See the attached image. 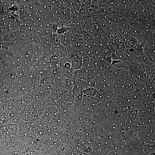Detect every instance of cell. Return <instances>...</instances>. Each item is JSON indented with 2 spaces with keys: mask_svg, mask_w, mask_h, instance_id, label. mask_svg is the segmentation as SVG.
Listing matches in <instances>:
<instances>
[{
  "mask_svg": "<svg viewBox=\"0 0 155 155\" xmlns=\"http://www.w3.org/2000/svg\"><path fill=\"white\" fill-rule=\"evenodd\" d=\"M101 100L83 94V100L80 108L81 112L86 113L89 112L92 107Z\"/></svg>",
  "mask_w": 155,
  "mask_h": 155,
  "instance_id": "cell-1",
  "label": "cell"
},
{
  "mask_svg": "<svg viewBox=\"0 0 155 155\" xmlns=\"http://www.w3.org/2000/svg\"><path fill=\"white\" fill-rule=\"evenodd\" d=\"M86 71L87 81L89 85L100 74L96 65H90L87 68Z\"/></svg>",
  "mask_w": 155,
  "mask_h": 155,
  "instance_id": "cell-2",
  "label": "cell"
},
{
  "mask_svg": "<svg viewBox=\"0 0 155 155\" xmlns=\"http://www.w3.org/2000/svg\"><path fill=\"white\" fill-rule=\"evenodd\" d=\"M82 93L84 95L93 98L100 100H105L98 90L94 87H90L85 89L83 91Z\"/></svg>",
  "mask_w": 155,
  "mask_h": 155,
  "instance_id": "cell-3",
  "label": "cell"
},
{
  "mask_svg": "<svg viewBox=\"0 0 155 155\" xmlns=\"http://www.w3.org/2000/svg\"><path fill=\"white\" fill-rule=\"evenodd\" d=\"M69 58L71 67L73 69H78L81 67L82 57L78 51Z\"/></svg>",
  "mask_w": 155,
  "mask_h": 155,
  "instance_id": "cell-4",
  "label": "cell"
},
{
  "mask_svg": "<svg viewBox=\"0 0 155 155\" xmlns=\"http://www.w3.org/2000/svg\"><path fill=\"white\" fill-rule=\"evenodd\" d=\"M69 31L75 36H78L82 35L83 30L80 22H71L69 27Z\"/></svg>",
  "mask_w": 155,
  "mask_h": 155,
  "instance_id": "cell-5",
  "label": "cell"
},
{
  "mask_svg": "<svg viewBox=\"0 0 155 155\" xmlns=\"http://www.w3.org/2000/svg\"><path fill=\"white\" fill-rule=\"evenodd\" d=\"M72 36V34L69 30L65 33L60 35L59 38L61 44L67 48L70 47Z\"/></svg>",
  "mask_w": 155,
  "mask_h": 155,
  "instance_id": "cell-6",
  "label": "cell"
},
{
  "mask_svg": "<svg viewBox=\"0 0 155 155\" xmlns=\"http://www.w3.org/2000/svg\"><path fill=\"white\" fill-rule=\"evenodd\" d=\"M74 86L82 92L84 90L89 87L88 83L86 80L74 78Z\"/></svg>",
  "mask_w": 155,
  "mask_h": 155,
  "instance_id": "cell-7",
  "label": "cell"
},
{
  "mask_svg": "<svg viewBox=\"0 0 155 155\" xmlns=\"http://www.w3.org/2000/svg\"><path fill=\"white\" fill-rule=\"evenodd\" d=\"M83 30L89 31L94 26L95 24L93 22L92 18L86 19L80 22Z\"/></svg>",
  "mask_w": 155,
  "mask_h": 155,
  "instance_id": "cell-8",
  "label": "cell"
},
{
  "mask_svg": "<svg viewBox=\"0 0 155 155\" xmlns=\"http://www.w3.org/2000/svg\"><path fill=\"white\" fill-rule=\"evenodd\" d=\"M74 78L76 79L87 81L86 69L80 68L78 69L74 70Z\"/></svg>",
  "mask_w": 155,
  "mask_h": 155,
  "instance_id": "cell-9",
  "label": "cell"
},
{
  "mask_svg": "<svg viewBox=\"0 0 155 155\" xmlns=\"http://www.w3.org/2000/svg\"><path fill=\"white\" fill-rule=\"evenodd\" d=\"M92 17V15L88 11L81 12L78 13V20L79 22L86 19H90Z\"/></svg>",
  "mask_w": 155,
  "mask_h": 155,
  "instance_id": "cell-10",
  "label": "cell"
},
{
  "mask_svg": "<svg viewBox=\"0 0 155 155\" xmlns=\"http://www.w3.org/2000/svg\"><path fill=\"white\" fill-rule=\"evenodd\" d=\"M83 96V93L75 97L73 102V106L77 108H80L82 104Z\"/></svg>",
  "mask_w": 155,
  "mask_h": 155,
  "instance_id": "cell-11",
  "label": "cell"
},
{
  "mask_svg": "<svg viewBox=\"0 0 155 155\" xmlns=\"http://www.w3.org/2000/svg\"><path fill=\"white\" fill-rule=\"evenodd\" d=\"M125 44L126 48L134 49L138 44V42L137 39L132 36L129 40L125 42Z\"/></svg>",
  "mask_w": 155,
  "mask_h": 155,
  "instance_id": "cell-12",
  "label": "cell"
},
{
  "mask_svg": "<svg viewBox=\"0 0 155 155\" xmlns=\"http://www.w3.org/2000/svg\"><path fill=\"white\" fill-rule=\"evenodd\" d=\"M133 11L139 17H145L144 7L140 4L134 7Z\"/></svg>",
  "mask_w": 155,
  "mask_h": 155,
  "instance_id": "cell-13",
  "label": "cell"
},
{
  "mask_svg": "<svg viewBox=\"0 0 155 155\" xmlns=\"http://www.w3.org/2000/svg\"><path fill=\"white\" fill-rule=\"evenodd\" d=\"M144 27L137 26L136 27L133 31L132 36L137 39L138 40L141 37Z\"/></svg>",
  "mask_w": 155,
  "mask_h": 155,
  "instance_id": "cell-14",
  "label": "cell"
},
{
  "mask_svg": "<svg viewBox=\"0 0 155 155\" xmlns=\"http://www.w3.org/2000/svg\"><path fill=\"white\" fill-rule=\"evenodd\" d=\"M117 25L127 28L128 26V19L125 16L118 17L116 23Z\"/></svg>",
  "mask_w": 155,
  "mask_h": 155,
  "instance_id": "cell-15",
  "label": "cell"
},
{
  "mask_svg": "<svg viewBox=\"0 0 155 155\" xmlns=\"http://www.w3.org/2000/svg\"><path fill=\"white\" fill-rule=\"evenodd\" d=\"M137 21L139 26L143 27L148 26L150 22L149 20L146 17H139Z\"/></svg>",
  "mask_w": 155,
  "mask_h": 155,
  "instance_id": "cell-16",
  "label": "cell"
},
{
  "mask_svg": "<svg viewBox=\"0 0 155 155\" xmlns=\"http://www.w3.org/2000/svg\"><path fill=\"white\" fill-rule=\"evenodd\" d=\"M69 16L71 22H78V12L75 11L73 8L69 9Z\"/></svg>",
  "mask_w": 155,
  "mask_h": 155,
  "instance_id": "cell-17",
  "label": "cell"
},
{
  "mask_svg": "<svg viewBox=\"0 0 155 155\" xmlns=\"http://www.w3.org/2000/svg\"><path fill=\"white\" fill-rule=\"evenodd\" d=\"M90 65V60L88 56L82 57V64L80 68L86 69Z\"/></svg>",
  "mask_w": 155,
  "mask_h": 155,
  "instance_id": "cell-18",
  "label": "cell"
},
{
  "mask_svg": "<svg viewBox=\"0 0 155 155\" xmlns=\"http://www.w3.org/2000/svg\"><path fill=\"white\" fill-rule=\"evenodd\" d=\"M140 4L144 8L149 5L155 6L154 0H142L141 1Z\"/></svg>",
  "mask_w": 155,
  "mask_h": 155,
  "instance_id": "cell-19",
  "label": "cell"
},
{
  "mask_svg": "<svg viewBox=\"0 0 155 155\" xmlns=\"http://www.w3.org/2000/svg\"><path fill=\"white\" fill-rule=\"evenodd\" d=\"M128 26L132 28H135L139 26L137 20H135L131 18H128Z\"/></svg>",
  "mask_w": 155,
  "mask_h": 155,
  "instance_id": "cell-20",
  "label": "cell"
},
{
  "mask_svg": "<svg viewBox=\"0 0 155 155\" xmlns=\"http://www.w3.org/2000/svg\"><path fill=\"white\" fill-rule=\"evenodd\" d=\"M81 4V3H72V8L74 10L78 13L80 11Z\"/></svg>",
  "mask_w": 155,
  "mask_h": 155,
  "instance_id": "cell-21",
  "label": "cell"
},
{
  "mask_svg": "<svg viewBox=\"0 0 155 155\" xmlns=\"http://www.w3.org/2000/svg\"><path fill=\"white\" fill-rule=\"evenodd\" d=\"M89 9L84 3H83L81 4L80 11L87 12L88 11Z\"/></svg>",
  "mask_w": 155,
  "mask_h": 155,
  "instance_id": "cell-22",
  "label": "cell"
}]
</instances>
